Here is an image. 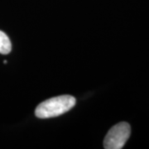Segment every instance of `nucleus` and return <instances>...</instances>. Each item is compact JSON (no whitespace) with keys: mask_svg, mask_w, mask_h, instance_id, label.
Returning a JSON list of instances; mask_svg holds the SVG:
<instances>
[{"mask_svg":"<svg viewBox=\"0 0 149 149\" xmlns=\"http://www.w3.org/2000/svg\"><path fill=\"white\" fill-rule=\"evenodd\" d=\"M76 100L73 96L65 95L48 99L41 103L35 110V114L39 118L57 117L68 112L74 106Z\"/></svg>","mask_w":149,"mask_h":149,"instance_id":"obj_1","label":"nucleus"},{"mask_svg":"<svg viewBox=\"0 0 149 149\" xmlns=\"http://www.w3.org/2000/svg\"><path fill=\"white\" fill-rule=\"evenodd\" d=\"M131 128L128 123L121 122L113 126L104 140L105 149H121L130 137Z\"/></svg>","mask_w":149,"mask_h":149,"instance_id":"obj_2","label":"nucleus"},{"mask_svg":"<svg viewBox=\"0 0 149 149\" xmlns=\"http://www.w3.org/2000/svg\"><path fill=\"white\" fill-rule=\"evenodd\" d=\"M12 50V44L8 37L5 33L0 31V53L7 55Z\"/></svg>","mask_w":149,"mask_h":149,"instance_id":"obj_3","label":"nucleus"}]
</instances>
